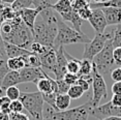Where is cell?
<instances>
[{"mask_svg":"<svg viewBox=\"0 0 121 120\" xmlns=\"http://www.w3.org/2000/svg\"><path fill=\"white\" fill-rule=\"evenodd\" d=\"M84 93H85L84 90L78 85L70 86L67 91V95L70 97V99H79L80 97L83 96Z\"/></svg>","mask_w":121,"mask_h":120,"instance_id":"484cf974","label":"cell"},{"mask_svg":"<svg viewBox=\"0 0 121 120\" xmlns=\"http://www.w3.org/2000/svg\"><path fill=\"white\" fill-rule=\"evenodd\" d=\"M40 62H42V69H47V70H50L52 73L56 65V51H55L54 48H50L48 52H46L43 55L39 56Z\"/></svg>","mask_w":121,"mask_h":120,"instance_id":"2e32d148","label":"cell"},{"mask_svg":"<svg viewBox=\"0 0 121 120\" xmlns=\"http://www.w3.org/2000/svg\"><path fill=\"white\" fill-rule=\"evenodd\" d=\"M5 95H6L10 100H17V99H20L21 91L17 86L9 87V88H7L5 90Z\"/></svg>","mask_w":121,"mask_h":120,"instance_id":"83f0119b","label":"cell"},{"mask_svg":"<svg viewBox=\"0 0 121 120\" xmlns=\"http://www.w3.org/2000/svg\"><path fill=\"white\" fill-rule=\"evenodd\" d=\"M113 58H114L115 64L121 65V48H116L113 51Z\"/></svg>","mask_w":121,"mask_h":120,"instance_id":"8d00e7d4","label":"cell"},{"mask_svg":"<svg viewBox=\"0 0 121 120\" xmlns=\"http://www.w3.org/2000/svg\"><path fill=\"white\" fill-rule=\"evenodd\" d=\"M32 7H33L32 0H16L12 4V9L15 12H20L22 9H32Z\"/></svg>","mask_w":121,"mask_h":120,"instance_id":"d4e9b609","label":"cell"},{"mask_svg":"<svg viewBox=\"0 0 121 120\" xmlns=\"http://www.w3.org/2000/svg\"><path fill=\"white\" fill-rule=\"evenodd\" d=\"M87 2H89V3H91V0H86Z\"/></svg>","mask_w":121,"mask_h":120,"instance_id":"681fc988","label":"cell"},{"mask_svg":"<svg viewBox=\"0 0 121 120\" xmlns=\"http://www.w3.org/2000/svg\"><path fill=\"white\" fill-rule=\"evenodd\" d=\"M113 51H114V47H113L112 39H111L106 43L104 49L92 60L93 66L95 67L98 73H100L103 77L110 76L111 72L116 66L114 58H113Z\"/></svg>","mask_w":121,"mask_h":120,"instance_id":"277c9868","label":"cell"},{"mask_svg":"<svg viewBox=\"0 0 121 120\" xmlns=\"http://www.w3.org/2000/svg\"><path fill=\"white\" fill-rule=\"evenodd\" d=\"M18 84H21L20 73H19V72H16V70H9L6 73V76L3 78L2 82L0 83V87H1L2 90L5 91L7 88L17 86Z\"/></svg>","mask_w":121,"mask_h":120,"instance_id":"ac0fdd59","label":"cell"},{"mask_svg":"<svg viewBox=\"0 0 121 120\" xmlns=\"http://www.w3.org/2000/svg\"><path fill=\"white\" fill-rule=\"evenodd\" d=\"M111 103L113 106L117 108H121V94H113Z\"/></svg>","mask_w":121,"mask_h":120,"instance_id":"f35d334b","label":"cell"},{"mask_svg":"<svg viewBox=\"0 0 121 120\" xmlns=\"http://www.w3.org/2000/svg\"><path fill=\"white\" fill-rule=\"evenodd\" d=\"M59 16L61 17V19L64 22L65 21L70 22L73 26V29H76L77 31H79V32H82L81 26H82V23H83V20L79 17L78 12L75 9H73V7L69 9L68 10H66L65 13H59Z\"/></svg>","mask_w":121,"mask_h":120,"instance_id":"9a60e30c","label":"cell"},{"mask_svg":"<svg viewBox=\"0 0 121 120\" xmlns=\"http://www.w3.org/2000/svg\"><path fill=\"white\" fill-rule=\"evenodd\" d=\"M112 43L114 49L121 48V25H117V27L112 31Z\"/></svg>","mask_w":121,"mask_h":120,"instance_id":"4316f807","label":"cell"},{"mask_svg":"<svg viewBox=\"0 0 121 120\" xmlns=\"http://www.w3.org/2000/svg\"><path fill=\"white\" fill-rule=\"evenodd\" d=\"M23 110H24V106H23V103H21L20 99L12 100V103H10V105H9L10 113H13V114L23 113Z\"/></svg>","mask_w":121,"mask_h":120,"instance_id":"f546056e","label":"cell"},{"mask_svg":"<svg viewBox=\"0 0 121 120\" xmlns=\"http://www.w3.org/2000/svg\"><path fill=\"white\" fill-rule=\"evenodd\" d=\"M79 77L77 75H73V73H66L64 76V78H63V80L64 82L67 84V85L69 86H73V85H76L77 81H78Z\"/></svg>","mask_w":121,"mask_h":120,"instance_id":"e575fe53","label":"cell"},{"mask_svg":"<svg viewBox=\"0 0 121 120\" xmlns=\"http://www.w3.org/2000/svg\"><path fill=\"white\" fill-rule=\"evenodd\" d=\"M92 69H93V64L92 61L87 59H82L81 60V64H80V70L78 73V77H82V76H88L92 73Z\"/></svg>","mask_w":121,"mask_h":120,"instance_id":"603a6c76","label":"cell"},{"mask_svg":"<svg viewBox=\"0 0 121 120\" xmlns=\"http://www.w3.org/2000/svg\"><path fill=\"white\" fill-rule=\"evenodd\" d=\"M73 0H58L55 4L52 5L51 9H54L57 13H65L66 10L71 9V4H73Z\"/></svg>","mask_w":121,"mask_h":120,"instance_id":"7402d4cb","label":"cell"},{"mask_svg":"<svg viewBox=\"0 0 121 120\" xmlns=\"http://www.w3.org/2000/svg\"><path fill=\"white\" fill-rule=\"evenodd\" d=\"M36 86L38 91L42 94H51V93H58V88H57V83L55 79H52L46 75V77L39 79L36 82Z\"/></svg>","mask_w":121,"mask_h":120,"instance_id":"7c38bea8","label":"cell"},{"mask_svg":"<svg viewBox=\"0 0 121 120\" xmlns=\"http://www.w3.org/2000/svg\"><path fill=\"white\" fill-rule=\"evenodd\" d=\"M4 93H5V91H4V90H2L1 87H0V97H1V96H4V95H3Z\"/></svg>","mask_w":121,"mask_h":120,"instance_id":"7dc6e473","label":"cell"},{"mask_svg":"<svg viewBox=\"0 0 121 120\" xmlns=\"http://www.w3.org/2000/svg\"><path fill=\"white\" fill-rule=\"evenodd\" d=\"M89 5H90V3L87 2L86 0H73V4H71V7H73V9L78 12V10L84 9V7H86V6H89Z\"/></svg>","mask_w":121,"mask_h":120,"instance_id":"836d02e7","label":"cell"},{"mask_svg":"<svg viewBox=\"0 0 121 120\" xmlns=\"http://www.w3.org/2000/svg\"><path fill=\"white\" fill-rule=\"evenodd\" d=\"M0 50L4 51V40H3V39H2L1 33H0Z\"/></svg>","mask_w":121,"mask_h":120,"instance_id":"7bdbcfd3","label":"cell"},{"mask_svg":"<svg viewBox=\"0 0 121 120\" xmlns=\"http://www.w3.org/2000/svg\"><path fill=\"white\" fill-rule=\"evenodd\" d=\"M108 26L121 25V9L116 7H101Z\"/></svg>","mask_w":121,"mask_h":120,"instance_id":"5bb4252c","label":"cell"},{"mask_svg":"<svg viewBox=\"0 0 121 120\" xmlns=\"http://www.w3.org/2000/svg\"><path fill=\"white\" fill-rule=\"evenodd\" d=\"M57 83V88H58V93L59 94H67V91L69 89V85H67L64 82V80H55Z\"/></svg>","mask_w":121,"mask_h":120,"instance_id":"1f68e13d","label":"cell"},{"mask_svg":"<svg viewBox=\"0 0 121 120\" xmlns=\"http://www.w3.org/2000/svg\"><path fill=\"white\" fill-rule=\"evenodd\" d=\"M119 67H120V69H121V65H120V66H119Z\"/></svg>","mask_w":121,"mask_h":120,"instance_id":"f907efd6","label":"cell"},{"mask_svg":"<svg viewBox=\"0 0 121 120\" xmlns=\"http://www.w3.org/2000/svg\"><path fill=\"white\" fill-rule=\"evenodd\" d=\"M88 21H89L90 25L92 26V28L94 29V31L97 34L104 33V30H106L108 24H107V21H106V18H104L103 10L100 9H92V15Z\"/></svg>","mask_w":121,"mask_h":120,"instance_id":"30bf717a","label":"cell"},{"mask_svg":"<svg viewBox=\"0 0 121 120\" xmlns=\"http://www.w3.org/2000/svg\"><path fill=\"white\" fill-rule=\"evenodd\" d=\"M20 81L22 83L36 82L43 77H46L47 73L43 69H33V67H24L20 72Z\"/></svg>","mask_w":121,"mask_h":120,"instance_id":"8fae6325","label":"cell"},{"mask_svg":"<svg viewBox=\"0 0 121 120\" xmlns=\"http://www.w3.org/2000/svg\"><path fill=\"white\" fill-rule=\"evenodd\" d=\"M89 37L83 32H79L76 29L70 28L65 24V22L62 20L61 17L58 20V32L57 36L54 42V49H57L61 46L73 45V43H88L90 42Z\"/></svg>","mask_w":121,"mask_h":120,"instance_id":"3957f363","label":"cell"},{"mask_svg":"<svg viewBox=\"0 0 121 120\" xmlns=\"http://www.w3.org/2000/svg\"><path fill=\"white\" fill-rule=\"evenodd\" d=\"M4 51L6 54L7 58H16V57H23V56H28L30 54H32L31 51L23 49L21 47H18L16 45L9 43H5L4 42Z\"/></svg>","mask_w":121,"mask_h":120,"instance_id":"e0dca14e","label":"cell"},{"mask_svg":"<svg viewBox=\"0 0 121 120\" xmlns=\"http://www.w3.org/2000/svg\"><path fill=\"white\" fill-rule=\"evenodd\" d=\"M40 12H42V10L32 7V9H22V10H20V12H18V13H19V17L21 18V20L23 21V23L25 24V25L28 27L32 32L33 31V28H34L35 20H36L38 13H39Z\"/></svg>","mask_w":121,"mask_h":120,"instance_id":"4fadbf2b","label":"cell"},{"mask_svg":"<svg viewBox=\"0 0 121 120\" xmlns=\"http://www.w3.org/2000/svg\"><path fill=\"white\" fill-rule=\"evenodd\" d=\"M113 94H121V82H114L112 85Z\"/></svg>","mask_w":121,"mask_h":120,"instance_id":"ab89813d","label":"cell"},{"mask_svg":"<svg viewBox=\"0 0 121 120\" xmlns=\"http://www.w3.org/2000/svg\"><path fill=\"white\" fill-rule=\"evenodd\" d=\"M0 120H9V115L0 112Z\"/></svg>","mask_w":121,"mask_h":120,"instance_id":"60d3db41","label":"cell"},{"mask_svg":"<svg viewBox=\"0 0 121 120\" xmlns=\"http://www.w3.org/2000/svg\"><path fill=\"white\" fill-rule=\"evenodd\" d=\"M103 120H121V116H112V117H108L106 119Z\"/></svg>","mask_w":121,"mask_h":120,"instance_id":"f6af8a7d","label":"cell"},{"mask_svg":"<svg viewBox=\"0 0 121 120\" xmlns=\"http://www.w3.org/2000/svg\"><path fill=\"white\" fill-rule=\"evenodd\" d=\"M25 59L26 67H33V69H42V62H40L39 57L35 54H30L28 56L24 57Z\"/></svg>","mask_w":121,"mask_h":120,"instance_id":"cb8c5ba5","label":"cell"},{"mask_svg":"<svg viewBox=\"0 0 121 120\" xmlns=\"http://www.w3.org/2000/svg\"><path fill=\"white\" fill-rule=\"evenodd\" d=\"M65 57L67 59V64H66V70L69 73L73 75H78L80 70V64H81V60L75 58V57L70 56L69 54L65 51Z\"/></svg>","mask_w":121,"mask_h":120,"instance_id":"ffe728a7","label":"cell"},{"mask_svg":"<svg viewBox=\"0 0 121 120\" xmlns=\"http://www.w3.org/2000/svg\"><path fill=\"white\" fill-rule=\"evenodd\" d=\"M60 16L52 9H43L38 13L32 31L33 40L46 47H54L58 32V20Z\"/></svg>","mask_w":121,"mask_h":120,"instance_id":"6da1fadb","label":"cell"},{"mask_svg":"<svg viewBox=\"0 0 121 120\" xmlns=\"http://www.w3.org/2000/svg\"><path fill=\"white\" fill-rule=\"evenodd\" d=\"M108 1H112V0H104V2H108Z\"/></svg>","mask_w":121,"mask_h":120,"instance_id":"c3c4849f","label":"cell"},{"mask_svg":"<svg viewBox=\"0 0 121 120\" xmlns=\"http://www.w3.org/2000/svg\"><path fill=\"white\" fill-rule=\"evenodd\" d=\"M9 72V66H7V58H6L0 62V83L2 82L3 78L6 76V73Z\"/></svg>","mask_w":121,"mask_h":120,"instance_id":"d6a6232c","label":"cell"},{"mask_svg":"<svg viewBox=\"0 0 121 120\" xmlns=\"http://www.w3.org/2000/svg\"><path fill=\"white\" fill-rule=\"evenodd\" d=\"M16 0H0V2H1V3H3V4H13V2H15Z\"/></svg>","mask_w":121,"mask_h":120,"instance_id":"ee69618b","label":"cell"},{"mask_svg":"<svg viewBox=\"0 0 121 120\" xmlns=\"http://www.w3.org/2000/svg\"><path fill=\"white\" fill-rule=\"evenodd\" d=\"M10 21L13 24L12 32L7 36H5L3 40L5 43H13V45H16L18 47L30 51L31 43L34 42L31 30L23 23V21L21 20L19 16Z\"/></svg>","mask_w":121,"mask_h":120,"instance_id":"7a4b0ae2","label":"cell"},{"mask_svg":"<svg viewBox=\"0 0 121 120\" xmlns=\"http://www.w3.org/2000/svg\"><path fill=\"white\" fill-rule=\"evenodd\" d=\"M78 15H79V17L82 19V20H89L90 17H91V15H92V9H91V7H90V5L89 6H86V7H84V9H80L78 10Z\"/></svg>","mask_w":121,"mask_h":120,"instance_id":"4dcf8cb0","label":"cell"},{"mask_svg":"<svg viewBox=\"0 0 121 120\" xmlns=\"http://www.w3.org/2000/svg\"><path fill=\"white\" fill-rule=\"evenodd\" d=\"M93 3H101V2H104V0H92Z\"/></svg>","mask_w":121,"mask_h":120,"instance_id":"bcb514c9","label":"cell"},{"mask_svg":"<svg viewBox=\"0 0 121 120\" xmlns=\"http://www.w3.org/2000/svg\"><path fill=\"white\" fill-rule=\"evenodd\" d=\"M90 116L94 117L98 120L106 119L112 116H121V108H117L112 105L111 102H108L104 105L93 108L90 112Z\"/></svg>","mask_w":121,"mask_h":120,"instance_id":"ba28073f","label":"cell"},{"mask_svg":"<svg viewBox=\"0 0 121 120\" xmlns=\"http://www.w3.org/2000/svg\"><path fill=\"white\" fill-rule=\"evenodd\" d=\"M70 102H71V99L67 94H58L56 97V100H55L54 110L56 112L67 110L70 106Z\"/></svg>","mask_w":121,"mask_h":120,"instance_id":"d6986e66","label":"cell"},{"mask_svg":"<svg viewBox=\"0 0 121 120\" xmlns=\"http://www.w3.org/2000/svg\"><path fill=\"white\" fill-rule=\"evenodd\" d=\"M24 109L30 114L32 120H43L45 100L39 91L37 92H21L20 99Z\"/></svg>","mask_w":121,"mask_h":120,"instance_id":"5b68a950","label":"cell"},{"mask_svg":"<svg viewBox=\"0 0 121 120\" xmlns=\"http://www.w3.org/2000/svg\"><path fill=\"white\" fill-rule=\"evenodd\" d=\"M10 103H12V100H10L6 95L0 97V112H2V113H4V114H9V115L10 114V111H9Z\"/></svg>","mask_w":121,"mask_h":120,"instance_id":"f1b7e54d","label":"cell"},{"mask_svg":"<svg viewBox=\"0 0 121 120\" xmlns=\"http://www.w3.org/2000/svg\"><path fill=\"white\" fill-rule=\"evenodd\" d=\"M110 76L114 82H121V69L120 67H115L111 72Z\"/></svg>","mask_w":121,"mask_h":120,"instance_id":"d590c367","label":"cell"},{"mask_svg":"<svg viewBox=\"0 0 121 120\" xmlns=\"http://www.w3.org/2000/svg\"><path fill=\"white\" fill-rule=\"evenodd\" d=\"M9 120H31L26 114L19 113V114H9Z\"/></svg>","mask_w":121,"mask_h":120,"instance_id":"74e56055","label":"cell"},{"mask_svg":"<svg viewBox=\"0 0 121 120\" xmlns=\"http://www.w3.org/2000/svg\"><path fill=\"white\" fill-rule=\"evenodd\" d=\"M112 32H104L103 34H95V36L88 43L84 45L83 59L92 61L93 58L103 50L106 43L112 39Z\"/></svg>","mask_w":121,"mask_h":120,"instance_id":"8992f818","label":"cell"},{"mask_svg":"<svg viewBox=\"0 0 121 120\" xmlns=\"http://www.w3.org/2000/svg\"><path fill=\"white\" fill-rule=\"evenodd\" d=\"M24 57L25 56L7 59V66H9V70H16V72H20L21 69H23L24 67H26Z\"/></svg>","mask_w":121,"mask_h":120,"instance_id":"44dd1931","label":"cell"},{"mask_svg":"<svg viewBox=\"0 0 121 120\" xmlns=\"http://www.w3.org/2000/svg\"><path fill=\"white\" fill-rule=\"evenodd\" d=\"M92 97L91 103L92 108H96L99 106L101 99H107L108 96V90H107V85L104 82V77L98 73L96 69L93 66L92 69Z\"/></svg>","mask_w":121,"mask_h":120,"instance_id":"52a82bcc","label":"cell"},{"mask_svg":"<svg viewBox=\"0 0 121 120\" xmlns=\"http://www.w3.org/2000/svg\"><path fill=\"white\" fill-rule=\"evenodd\" d=\"M56 51V65H55L53 73L55 76V80H62L64 78L65 73H67L66 70V64H67V59L65 57V50L64 47L61 46V47L55 49Z\"/></svg>","mask_w":121,"mask_h":120,"instance_id":"9c48e42d","label":"cell"},{"mask_svg":"<svg viewBox=\"0 0 121 120\" xmlns=\"http://www.w3.org/2000/svg\"><path fill=\"white\" fill-rule=\"evenodd\" d=\"M7 58V56H6V54H5V51H1L0 50V62L2 61L3 59H6ZM9 59V58H7Z\"/></svg>","mask_w":121,"mask_h":120,"instance_id":"b9f144b4","label":"cell"}]
</instances>
